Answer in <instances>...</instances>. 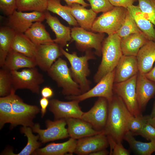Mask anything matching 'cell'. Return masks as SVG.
I'll return each instance as SVG.
<instances>
[{"instance_id":"34","label":"cell","mask_w":155,"mask_h":155,"mask_svg":"<svg viewBox=\"0 0 155 155\" xmlns=\"http://www.w3.org/2000/svg\"><path fill=\"white\" fill-rule=\"evenodd\" d=\"M10 123L11 126L13 123L12 108L9 95L0 98V128L4 125Z\"/></svg>"},{"instance_id":"36","label":"cell","mask_w":155,"mask_h":155,"mask_svg":"<svg viewBox=\"0 0 155 155\" xmlns=\"http://www.w3.org/2000/svg\"><path fill=\"white\" fill-rule=\"evenodd\" d=\"M141 32L127 10L123 22L117 33L122 38L132 34Z\"/></svg>"},{"instance_id":"48","label":"cell","mask_w":155,"mask_h":155,"mask_svg":"<svg viewBox=\"0 0 155 155\" xmlns=\"http://www.w3.org/2000/svg\"><path fill=\"white\" fill-rule=\"evenodd\" d=\"M109 154V152L106 149L100 150L92 153L90 155H107Z\"/></svg>"},{"instance_id":"42","label":"cell","mask_w":155,"mask_h":155,"mask_svg":"<svg viewBox=\"0 0 155 155\" xmlns=\"http://www.w3.org/2000/svg\"><path fill=\"white\" fill-rule=\"evenodd\" d=\"M140 135L148 140L155 139V127L148 122L146 123L141 131Z\"/></svg>"},{"instance_id":"18","label":"cell","mask_w":155,"mask_h":155,"mask_svg":"<svg viewBox=\"0 0 155 155\" xmlns=\"http://www.w3.org/2000/svg\"><path fill=\"white\" fill-rule=\"evenodd\" d=\"M139 72L136 57L123 55L115 68L114 83L125 81Z\"/></svg>"},{"instance_id":"8","label":"cell","mask_w":155,"mask_h":155,"mask_svg":"<svg viewBox=\"0 0 155 155\" xmlns=\"http://www.w3.org/2000/svg\"><path fill=\"white\" fill-rule=\"evenodd\" d=\"M95 33L78 26H74L71 29L72 40L75 41L76 46L78 50L85 52L93 49L95 50L94 54L100 57L102 55V43L105 34Z\"/></svg>"},{"instance_id":"24","label":"cell","mask_w":155,"mask_h":155,"mask_svg":"<svg viewBox=\"0 0 155 155\" xmlns=\"http://www.w3.org/2000/svg\"><path fill=\"white\" fill-rule=\"evenodd\" d=\"M37 66L34 58L30 57L10 50L2 67L9 71Z\"/></svg>"},{"instance_id":"9","label":"cell","mask_w":155,"mask_h":155,"mask_svg":"<svg viewBox=\"0 0 155 155\" xmlns=\"http://www.w3.org/2000/svg\"><path fill=\"white\" fill-rule=\"evenodd\" d=\"M137 74L125 81L114 83L113 87L114 93L121 99L128 110L135 117L142 115L139 108L136 97Z\"/></svg>"},{"instance_id":"44","label":"cell","mask_w":155,"mask_h":155,"mask_svg":"<svg viewBox=\"0 0 155 155\" xmlns=\"http://www.w3.org/2000/svg\"><path fill=\"white\" fill-rule=\"evenodd\" d=\"M39 102L41 107V116L43 117L46 112V108L49 103V101L48 98L42 97L40 99Z\"/></svg>"},{"instance_id":"3","label":"cell","mask_w":155,"mask_h":155,"mask_svg":"<svg viewBox=\"0 0 155 155\" xmlns=\"http://www.w3.org/2000/svg\"><path fill=\"white\" fill-rule=\"evenodd\" d=\"M63 55L68 61L70 65L71 74L73 80L79 85L82 94L90 89V82L87 77L90 73L88 61L96 59L91 50L86 51L84 55L79 57L75 52L70 53L61 47Z\"/></svg>"},{"instance_id":"5","label":"cell","mask_w":155,"mask_h":155,"mask_svg":"<svg viewBox=\"0 0 155 155\" xmlns=\"http://www.w3.org/2000/svg\"><path fill=\"white\" fill-rule=\"evenodd\" d=\"M127 8L115 7L111 10L103 13L95 20L91 31L106 33L110 35L117 33L124 21Z\"/></svg>"},{"instance_id":"32","label":"cell","mask_w":155,"mask_h":155,"mask_svg":"<svg viewBox=\"0 0 155 155\" xmlns=\"http://www.w3.org/2000/svg\"><path fill=\"white\" fill-rule=\"evenodd\" d=\"M20 131L27 137L28 142L26 145L19 153L17 154L10 152L7 153V154L15 155H29L32 154L40 146L41 143L38 141L39 139V135L38 134L36 135L33 134L31 127L23 126L21 128Z\"/></svg>"},{"instance_id":"17","label":"cell","mask_w":155,"mask_h":155,"mask_svg":"<svg viewBox=\"0 0 155 155\" xmlns=\"http://www.w3.org/2000/svg\"><path fill=\"white\" fill-rule=\"evenodd\" d=\"M136 91L139 108L142 113L148 102L155 95V82L148 79L145 74L139 72Z\"/></svg>"},{"instance_id":"35","label":"cell","mask_w":155,"mask_h":155,"mask_svg":"<svg viewBox=\"0 0 155 155\" xmlns=\"http://www.w3.org/2000/svg\"><path fill=\"white\" fill-rule=\"evenodd\" d=\"M126 113L129 131L133 135H138L144 124L148 121L149 115L137 117L133 116L127 108Z\"/></svg>"},{"instance_id":"12","label":"cell","mask_w":155,"mask_h":155,"mask_svg":"<svg viewBox=\"0 0 155 155\" xmlns=\"http://www.w3.org/2000/svg\"><path fill=\"white\" fill-rule=\"evenodd\" d=\"M108 104L107 100L99 97L93 107L84 113L81 119L90 123L96 130L103 131L107 121Z\"/></svg>"},{"instance_id":"7","label":"cell","mask_w":155,"mask_h":155,"mask_svg":"<svg viewBox=\"0 0 155 155\" xmlns=\"http://www.w3.org/2000/svg\"><path fill=\"white\" fill-rule=\"evenodd\" d=\"M12 86L16 91L26 89L38 94L40 85L44 82L43 75L35 67L25 68L20 71H10Z\"/></svg>"},{"instance_id":"13","label":"cell","mask_w":155,"mask_h":155,"mask_svg":"<svg viewBox=\"0 0 155 155\" xmlns=\"http://www.w3.org/2000/svg\"><path fill=\"white\" fill-rule=\"evenodd\" d=\"M9 17L8 26L17 33H24L34 23L44 21L45 13V12H24L16 10Z\"/></svg>"},{"instance_id":"10","label":"cell","mask_w":155,"mask_h":155,"mask_svg":"<svg viewBox=\"0 0 155 155\" xmlns=\"http://www.w3.org/2000/svg\"><path fill=\"white\" fill-rule=\"evenodd\" d=\"M115 68L104 76L93 88L86 92L78 96H67L69 100H76L79 102L94 97H103L108 101L110 100L114 94L113 90Z\"/></svg>"},{"instance_id":"29","label":"cell","mask_w":155,"mask_h":155,"mask_svg":"<svg viewBox=\"0 0 155 155\" xmlns=\"http://www.w3.org/2000/svg\"><path fill=\"white\" fill-rule=\"evenodd\" d=\"M16 33L9 26L0 28V66L4 64L8 54L11 50L12 41Z\"/></svg>"},{"instance_id":"40","label":"cell","mask_w":155,"mask_h":155,"mask_svg":"<svg viewBox=\"0 0 155 155\" xmlns=\"http://www.w3.org/2000/svg\"><path fill=\"white\" fill-rule=\"evenodd\" d=\"M109 145L110 147V155H129V150L125 148L122 143L117 142L112 137L106 135Z\"/></svg>"},{"instance_id":"15","label":"cell","mask_w":155,"mask_h":155,"mask_svg":"<svg viewBox=\"0 0 155 155\" xmlns=\"http://www.w3.org/2000/svg\"><path fill=\"white\" fill-rule=\"evenodd\" d=\"M60 48L54 42L37 45L34 59L37 66L43 71L47 72L55 61L63 55Z\"/></svg>"},{"instance_id":"28","label":"cell","mask_w":155,"mask_h":155,"mask_svg":"<svg viewBox=\"0 0 155 155\" xmlns=\"http://www.w3.org/2000/svg\"><path fill=\"white\" fill-rule=\"evenodd\" d=\"M24 34L36 45L54 42L41 22L34 23Z\"/></svg>"},{"instance_id":"30","label":"cell","mask_w":155,"mask_h":155,"mask_svg":"<svg viewBox=\"0 0 155 155\" xmlns=\"http://www.w3.org/2000/svg\"><path fill=\"white\" fill-rule=\"evenodd\" d=\"M124 139L128 143L131 150L138 154L150 155L155 152V139L149 142L138 141L129 131L125 135Z\"/></svg>"},{"instance_id":"43","label":"cell","mask_w":155,"mask_h":155,"mask_svg":"<svg viewBox=\"0 0 155 155\" xmlns=\"http://www.w3.org/2000/svg\"><path fill=\"white\" fill-rule=\"evenodd\" d=\"M137 0H108L114 7H122L127 8L133 5Z\"/></svg>"},{"instance_id":"50","label":"cell","mask_w":155,"mask_h":155,"mask_svg":"<svg viewBox=\"0 0 155 155\" xmlns=\"http://www.w3.org/2000/svg\"><path fill=\"white\" fill-rule=\"evenodd\" d=\"M155 116V100L154 103L153 108L151 113L149 115L150 118L153 117Z\"/></svg>"},{"instance_id":"4","label":"cell","mask_w":155,"mask_h":155,"mask_svg":"<svg viewBox=\"0 0 155 155\" xmlns=\"http://www.w3.org/2000/svg\"><path fill=\"white\" fill-rule=\"evenodd\" d=\"M48 75L62 89V93L67 96H78L82 94L79 85L72 78L67 62L60 57L47 71Z\"/></svg>"},{"instance_id":"23","label":"cell","mask_w":155,"mask_h":155,"mask_svg":"<svg viewBox=\"0 0 155 155\" xmlns=\"http://www.w3.org/2000/svg\"><path fill=\"white\" fill-rule=\"evenodd\" d=\"M148 40L143 32L121 38V46L123 55L136 56L140 49Z\"/></svg>"},{"instance_id":"21","label":"cell","mask_w":155,"mask_h":155,"mask_svg":"<svg viewBox=\"0 0 155 155\" xmlns=\"http://www.w3.org/2000/svg\"><path fill=\"white\" fill-rule=\"evenodd\" d=\"M136 57L139 72L145 74L149 71L155 61V42L148 40L140 49Z\"/></svg>"},{"instance_id":"33","label":"cell","mask_w":155,"mask_h":155,"mask_svg":"<svg viewBox=\"0 0 155 155\" xmlns=\"http://www.w3.org/2000/svg\"><path fill=\"white\" fill-rule=\"evenodd\" d=\"M48 0H16L17 9L22 11H47Z\"/></svg>"},{"instance_id":"26","label":"cell","mask_w":155,"mask_h":155,"mask_svg":"<svg viewBox=\"0 0 155 155\" xmlns=\"http://www.w3.org/2000/svg\"><path fill=\"white\" fill-rule=\"evenodd\" d=\"M127 9L148 40L155 42V29L152 23L144 16L138 6L133 5Z\"/></svg>"},{"instance_id":"25","label":"cell","mask_w":155,"mask_h":155,"mask_svg":"<svg viewBox=\"0 0 155 155\" xmlns=\"http://www.w3.org/2000/svg\"><path fill=\"white\" fill-rule=\"evenodd\" d=\"M77 140L70 138L62 143L49 144L44 148H38L32 154L34 155H63L67 153L72 155L74 153Z\"/></svg>"},{"instance_id":"2","label":"cell","mask_w":155,"mask_h":155,"mask_svg":"<svg viewBox=\"0 0 155 155\" xmlns=\"http://www.w3.org/2000/svg\"><path fill=\"white\" fill-rule=\"evenodd\" d=\"M121 38L117 33L108 35L102 43V58L93 78L97 83L104 76L116 68L123 55L121 46Z\"/></svg>"},{"instance_id":"6","label":"cell","mask_w":155,"mask_h":155,"mask_svg":"<svg viewBox=\"0 0 155 155\" xmlns=\"http://www.w3.org/2000/svg\"><path fill=\"white\" fill-rule=\"evenodd\" d=\"M16 90L12 88L9 94L13 117L12 127L18 125L32 127L34 125L33 119L39 112L40 109L36 105L24 103L15 94Z\"/></svg>"},{"instance_id":"1","label":"cell","mask_w":155,"mask_h":155,"mask_svg":"<svg viewBox=\"0 0 155 155\" xmlns=\"http://www.w3.org/2000/svg\"><path fill=\"white\" fill-rule=\"evenodd\" d=\"M108 113L107 122L103 131L117 142L122 143L129 131L125 105L121 99L114 93L112 99L108 101Z\"/></svg>"},{"instance_id":"45","label":"cell","mask_w":155,"mask_h":155,"mask_svg":"<svg viewBox=\"0 0 155 155\" xmlns=\"http://www.w3.org/2000/svg\"><path fill=\"white\" fill-rule=\"evenodd\" d=\"M41 94L42 97L49 98L52 97L53 94L52 89L50 87L45 86L41 91Z\"/></svg>"},{"instance_id":"41","label":"cell","mask_w":155,"mask_h":155,"mask_svg":"<svg viewBox=\"0 0 155 155\" xmlns=\"http://www.w3.org/2000/svg\"><path fill=\"white\" fill-rule=\"evenodd\" d=\"M0 9L5 15L9 16L17 9L16 0H0Z\"/></svg>"},{"instance_id":"37","label":"cell","mask_w":155,"mask_h":155,"mask_svg":"<svg viewBox=\"0 0 155 155\" xmlns=\"http://www.w3.org/2000/svg\"><path fill=\"white\" fill-rule=\"evenodd\" d=\"M12 88L10 71L2 67L0 69V96L4 97L9 95Z\"/></svg>"},{"instance_id":"16","label":"cell","mask_w":155,"mask_h":155,"mask_svg":"<svg viewBox=\"0 0 155 155\" xmlns=\"http://www.w3.org/2000/svg\"><path fill=\"white\" fill-rule=\"evenodd\" d=\"M109 145L107 136L103 131L77 140L74 153L79 155H90L98 151L106 149Z\"/></svg>"},{"instance_id":"38","label":"cell","mask_w":155,"mask_h":155,"mask_svg":"<svg viewBox=\"0 0 155 155\" xmlns=\"http://www.w3.org/2000/svg\"><path fill=\"white\" fill-rule=\"evenodd\" d=\"M144 16L155 26V0H137Z\"/></svg>"},{"instance_id":"47","label":"cell","mask_w":155,"mask_h":155,"mask_svg":"<svg viewBox=\"0 0 155 155\" xmlns=\"http://www.w3.org/2000/svg\"><path fill=\"white\" fill-rule=\"evenodd\" d=\"M145 75L148 79L155 82V65L153 68L145 74Z\"/></svg>"},{"instance_id":"31","label":"cell","mask_w":155,"mask_h":155,"mask_svg":"<svg viewBox=\"0 0 155 155\" xmlns=\"http://www.w3.org/2000/svg\"><path fill=\"white\" fill-rule=\"evenodd\" d=\"M61 0H48L47 11L55 13L66 21L70 25L78 26V24L71 15L69 6L62 5Z\"/></svg>"},{"instance_id":"20","label":"cell","mask_w":155,"mask_h":155,"mask_svg":"<svg viewBox=\"0 0 155 155\" xmlns=\"http://www.w3.org/2000/svg\"><path fill=\"white\" fill-rule=\"evenodd\" d=\"M45 13L46 22L55 35V38L53 40L54 42L61 47L65 46L72 40L71 29L62 24L57 18L52 16L48 11H46Z\"/></svg>"},{"instance_id":"49","label":"cell","mask_w":155,"mask_h":155,"mask_svg":"<svg viewBox=\"0 0 155 155\" xmlns=\"http://www.w3.org/2000/svg\"><path fill=\"white\" fill-rule=\"evenodd\" d=\"M148 122L155 127V116L153 117L150 118L149 115Z\"/></svg>"},{"instance_id":"14","label":"cell","mask_w":155,"mask_h":155,"mask_svg":"<svg viewBox=\"0 0 155 155\" xmlns=\"http://www.w3.org/2000/svg\"><path fill=\"white\" fill-rule=\"evenodd\" d=\"M76 100L65 102L53 99L49 101V110L53 114L55 120L73 118L81 119L84 113Z\"/></svg>"},{"instance_id":"19","label":"cell","mask_w":155,"mask_h":155,"mask_svg":"<svg viewBox=\"0 0 155 155\" xmlns=\"http://www.w3.org/2000/svg\"><path fill=\"white\" fill-rule=\"evenodd\" d=\"M65 120L69 136L75 140L93 135L103 131L96 130L91 124L80 119L71 118Z\"/></svg>"},{"instance_id":"11","label":"cell","mask_w":155,"mask_h":155,"mask_svg":"<svg viewBox=\"0 0 155 155\" xmlns=\"http://www.w3.org/2000/svg\"><path fill=\"white\" fill-rule=\"evenodd\" d=\"M46 128H40L38 123L34 124L32 127L33 132L38 133L41 142H46L64 139L69 137L67 129L65 128L67 123L65 119H61L53 121L47 120L46 122Z\"/></svg>"},{"instance_id":"46","label":"cell","mask_w":155,"mask_h":155,"mask_svg":"<svg viewBox=\"0 0 155 155\" xmlns=\"http://www.w3.org/2000/svg\"><path fill=\"white\" fill-rule=\"evenodd\" d=\"M67 5L70 6L74 3H78L82 5L85 7H87L90 5L86 2L84 0H63Z\"/></svg>"},{"instance_id":"22","label":"cell","mask_w":155,"mask_h":155,"mask_svg":"<svg viewBox=\"0 0 155 155\" xmlns=\"http://www.w3.org/2000/svg\"><path fill=\"white\" fill-rule=\"evenodd\" d=\"M72 16L80 27L91 31L93 24L96 18L97 13L91 8L86 9L85 7L78 3H74L69 6Z\"/></svg>"},{"instance_id":"39","label":"cell","mask_w":155,"mask_h":155,"mask_svg":"<svg viewBox=\"0 0 155 155\" xmlns=\"http://www.w3.org/2000/svg\"><path fill=\"white\" fill-rule=\"evenodd\" d=\"M90 3L91 9L96 13H104L112 9L115 7L108 0H85Z\"/></svg>"},{"instance_id":"27","label":"cell","mask_w":155,"mask_h":155,"mask_svg":"<svg viewBox=\"0 0 155 155\" xmlns=\"http://www.w3.org/2000/svg\"><path fill=\"white\" fill-rule=\"evenodd\" d=\"M11 50L27 57L34 58L37 45L24 33H17L11 44Z\"/></svg>"}]
</instances>
